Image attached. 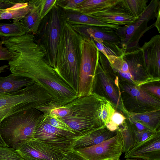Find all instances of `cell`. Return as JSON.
<instances>
[{
  "mask_svg": "<svg viewBox=\"0 0 160 160\" xmlns=\"http://www.w3.org/2000/svg\"><path fill=\"white\" fill-rule=\"evenodd\" d=\"M82 38L71 24L63 20L54 68L77 94Z\"/></svg>",
  "mask_w": 160,
  "mask_h": 160,
  "instance_id": "obj_1",
  "label": "cell"
},
{
  "mask_svg": "<svg viewBox=\"0 0 160 160\" xmlns=\"http://www.w3.org/2000/svg\"><path fill=\"white\" fill-rule=\"evenodd\" d=\"M44 117L36 108L16 113L1 122L0 134L8 147L17 150L33 138Z\"/></svg>",
  "mask_w": 160,
  "mask_h": 160,
  "instance_id": "obj_2",
  "label": "cell"
},
{
  "mask_svg": "<svg viewBox=\"0 0 160 160\" xmlns=\"http://www.w3.org/2000/svg\"><path fill=\"white\" fill-rule=\"evenodd\" d=\"M105 98L94 92L77 97L65 104L72 110V114L58 118L66 124L77 136L105 126L99 118L98 109Z\"/></svg>",
  "mask_w": 160,
  "mask_h": 160,
  "instance_id": "obj_3",
  "label": "cell"
},
{
  "mask_svg": "<svg viewBox=\"0 0 160 160\" xmlns=\"http://www.w3.org/2000/svg\"><path fill=\"white\" fill-rule=\"evenodd\" d=\"M52 101L50 95L36 82L16 92L0 93V123L11 115Z\"/></svg>",
  "mask_w": 160,
  "mask_h": 160,
  "instance_id": "obj_4",
  "label": "cell"
},
{
  "mask_svg": "<svg viewBox=\"0 0 160 160\" xmlns=\"http://www.w3.org/2000/svg\"><path fill=\"white\" fill-rule=\"evenodd\" d=\"M159 9L160 1L152 0L145 11L134 22L116 29L123 53L139 47L138 42L141 38L147 31L155 27L154 23L148 26V23L156 17Z\"/></svg>",
  "mask_w": 160,
  "mask_h": 160,
  "instance_id": "obj_5",
  "label": "cell"
},
{
  "mask_svg": "<svg viewBox=\"0 0 160 160\" xmlns=\"http://www.w3.org/2000/svg\"><path fill=\"white\" fill-rule=\"evenodd\" d=\"M61 13L59 7L55 4L42 19L34 35L35 40L45 49L49 63L53 68L63 21Z\"/></svg>",
  "mask_w": 160,
  "mask_h": 160,
  "instance_id": "obj_6",
  "label": "cell"
},
{
  "mask_svg": "<svg viewBox=\"0 0 160 160\" xmlns=\"http://www.w3.org/2000/svg\"><path fill=\"white\" fill-rule=\"evenodd\" d=\"M81 51L77 97L92 94L99 57V51L92 39L82 38Z\"/></svg>",
  "mask_w": 160,
  "mask_h": 160,
  "instance_id": "obj_7",
  "label": "cell"
},
{
  "mask_svg": "<svg viewBox=\"0 0 160 160\" xmlns=\"http://www.w3.org/2000/svg\"><path fill=\"white\" fill-rule=\"evenodd\" d=\"M72 144L50 143L33 138L17 150L27 160H62L73 149Z\"/></svg>",
  "mask_w": 160,
  "mask_h": 160,
  "instance_id": "obj_8",
  "label": "cell"
},
{
  "mask_svg": "<svg viewBox=\"0 0 160 160\" xmlns=\"http://www.w3.org/2000/svg\"><path fill=\"white\" fill-rule=\"evenodd\" d=\"M75 150L87 160H119L123 151L122 138L118 131L114 136L101 143Z\"/></svg>",
  "mask_w": 160,
  "mask_h": 160,
  "instance_id": "obj_9",
  "label": "cell"
},
{
  "mask_svg": "<svg viewBox=\"0 0 160 160\" xmlns=\"http://www.w3.org/2000/svg\"><path fill=\"white\" fill-rule=\"evenodd\" d=\"M109 64L108 58L99 51L96 76L99 78L105 92L112 103L127 113L128 111L124 108L120 92L108 72Z\"/></svg>",
  "mask_w": 160,
  "mask_h": 160,
  "instance_id": "obj_10",
  "label": "cell"
},
{
  "mask_svg": "<svg viewBox=\"0 0 160 160\" xmlns=\"http://www.w3.org/2000/svg\"><path fill=\"white\" fill-rule=\"evenodd\" d=\"M124 158L160 160V129L146 140L136 144L125 154Z\"/></svg>",
  "mask_w": 160,
  "mask_h": 160,
  "instance_id": "obj_11",
  "label": "cell"
},
{
  "mask_svg": "<svg viewBox=\"0 0 160 160\" xmlns=\"http://www.w3.org/2000/svg\"><path fill=\"white\" fill-rule=\"evenodd\" d=\"M76 136L74 133L55 128L43 120L33 138L50 143L64 144H72L73 139Z\"/></svg>",
  "mask_w": 160,
  "mask_h": 160,
  "instance_id": "obj_12",
  "label": "cell"
},
{
  "mask_svg": "<svg viewBox=\"0 0 160 160\" xmlns=\"http://www.w3.org/2000/svg\"><path fill=\"white\" fill-rule=\"evenodd\" d=\"M117 132L111 131L106 126L91 130L75 137L72 142V148L76 150L98 144L112 138Z\"/></svg>",
  "mask_w": 160,
  "mask_h": 160,
  "instance_id": "obj_13",
  "label": "cell"
},
{
  "mask_svg": "<svg viewBox=\"0 0 160 160\" xmlns=\"http://www.w3.org/2000/svg\"><path fill=\"white\" fill-rule=\"evenodd\" d=\"M71 25L83 38L90 39H100L104 42L120 45V40L117 34L116 29L114 28L83 25Z\"/></svg>",
  "mask_w": 160,
  "mask_h": 160,
  "instance_id": "obj_14",
  "label": "cell"
},
{
  "mask_svg": "<svg viewBox=\"0 0 160 160\" xmlns=\"http://www.w3.org/2000/svg\"><path fill=\"white\" fill-rule=\"evenodd\" d=\"M144 56L147 72L156 73L159 77L160 72V35H156L144 42L141 48Z\"/></svg>",
  "mask_w": 160,
  "mask_h": 160,
  "instance_id": "obj_15",
  "label": "cell"
},
{
  "mask_svg": "<svg viewBox=\"0 0 160 160\" xmlns=\"http://www.w3.org/2000/svg\"><path fill=\"white\" fill-rule=\"evenodd\" d=\"M89 16L104 23L118 26L129 24L137 19L127 14L118 5Z\"/></svg>",
  "mask_w": 160,
  "mask_h": 160,
  "instance_id": "obj_16",
  "label": "cell"
},
{
  "mask_svg": "<svg viewBox=\"0 0 160 160\" xmlns=\"http://www.w3.org/2000/svg\"><path fill=\"white\" fill-rule=\"evenodd\" d=\"M122 56L128 64L130 72L134 77L136 82L135 85L137 84L138 78H142L144 80L152 76L147 72L141 48L138 47L131 51L123 52Z\"/></svg>",
  "mask_w": 160,
  "mask_h": 160,
  "instance_id": "obj_17",
  "label": "cell"
},
{
  "mask_svg": "<svg viewBox=\"0 0 160 160\" xmlns=\"http://www.w3.org/2000/svg\"><path fill=\"white\" fill-rule=\"evenodd\" d=\"M61 13L62 19L71 25L78 24L100 27H107L118 29L119 26L108 24L79 12L63 10Z\"/></svg>",
  "mask_w": 160,
  "mask_h": 160,
  "instance_id": "obj_18",
  "label": "cell"
},
{
  "mask_svg": "<svg viewBox=\"0 0 160 160\" xmlns=\"http://www.w3.org/2000/svg\"><path fill=\"white\" fill-rule=\"evenodd\" d=\"M35 82L31 79L12 73L6 77L0 75V93L16 92Z\"/></svg>",
  "mask_w": 160,
  "mask_h": 160,
  "instance_id": "obj_19",
  "label": "cell"
},
{
  "mask_svg": "<svg viewBox=\"0 0 160 160\" xmlns=\"http://www.w3.org/2000/svg\"><path fill=\"white\" fill-rule=\"evenodd\" d=\"M33 8L32 0H22L10 8L0 9V20L12 19L20 21Z\"/></svg>",
  "mask_w": 160,
  "mask_h": 160,
  "instance_id": "obj_20",
  "label": "cell"
},
{
  "mask_svg": "<svg viewBox=\"0 0 160 160\" xmlns=\"http://www.w3.org/2000/svg\"><path fill=\"white\" fill-rule=\"evenodd\" d=\"M128 117L142 124L149 130L156 132L160 125V109L158 108L150 111L142 112H128Z\"/></svg>",
  "mask_w": 160,
  "mask_h": 160,
  "instance_id": "obj_21",
  "label": "cell"
},
{
  "mask_svg": "<svg viewBox=\"0 0 160 160\" xmlns=\"http://www.w3.org/2000/svg\"><path fill=\"white\" fill-rule=\"evenodd\" d=\"M120 0H84L74 11L90 15L118 4Z\"/></svg>",
  "mask_w": 160,
  "mask_h": 160,
  "instance_id": "obj_22",
  "label": "cell"
},
{
  "mask_svg": "<svg viewBox=\"0 0 160 160\" xmlns=\"http://www.w3.org/2000/svg\"><path fill=\"white\" fill-rule=\"evenodd\" d=\"M41 1L32 0V9L20 21L29 33L34 35L36 34L42 20L40 18Z\"/></svg>",
  "mask_w": 160,
  "mask_h": 160,
  "instance_id": "obj_23",
  "label": "cell"
},
{
  "mask_svg": "<svg viewBox=\"0 0 160 160\" xmlns=\"http://www.w3.org/2000/svg\"><path fill=\"white\" fill-rule=\"evenodd\" d=\"M123 89L137 100L147 104L160 108L159 99L149 94L140 87L127 84L123 86Z\"/></svg>",
  "mask_w": 160,
  "mask_h": 160,
  "instance_id": "obj_24",
  "label": "cell"
},
{
  "mask_svg": "<svg viewBox=\"0 0 160 160\" xmlns=\"http://www.w3.org/2000/svg\"><path fill=\"white\" fill-rule=\"evenodd\" d=\"M36 109L43 113L45 116L57 118L70 116L72 113V110L65 105H60L54 101H52Z\"/></svg>",
  "mask_w": 160,
  "mask_h": 160,
  "instance_id": "obj_25",
  "label": "cell"
},
{
  "mask_svg": "<svg viewBox=\"0 0 160 160\" xmlns=\"http://www.w3.org/2000/svg\"><path fill=\"white\" fill-rule=\"evenodd\" d=\"M148 0H120L118 5L127 14L138 18L148 6Z\"/></svg>",
  "mask_w": 160,
  "mask_h": 160,
  "instance_id": "obj_26",
  "label": "cell"
},
{
  "mask_svg": "<svg viewBox=\"0 0 160 160\" xmlns=\"http://www.w3.org/2000/svg\"><path fill=\"white\" fill-rule=\"evenodd\" d=\"M134 129L132 125L128 124L126 122L118 128L117 131L122 138L123 153L128 152L137 144Z\"/></svg>",
  "mask_w": 160,
  "mask_h": 160,
  "instance_id": "obj_27",
  "label": "cell"
},
{
  "mask_svg": "<svg viewBox=\"0 0 160 160\" xmlns=\"http://www.w3.org/2000/svg\"><path fill=\"white\" fill-rule=\"evenodd\" d=\"M12 23H0V37H9L21 36L29 33L20 21H13Z\"/></svg>",
  "mask_w": 160,
  "mask_h": 160,
  "instance_id": "obj_28",
  "label": "cell"
},
{
  "mask_svg": "<svg viewBox=\"0 0 160 160\" xmlns=\"http://www.w3.org/2000/svg\"><path fill=\"white\" fill-rule=\"evenodd\" d=\"M94 42L98 51L107 58L109 55L120 56L123 54L122 50L118 44L103 41L102 42Z\"/></svg>",
  "mask_w": 160,
  "mask_h": 160,
  "instance_id": "obj_29",
  "label": "cell"
},
{
  "mask_svg": "<svg viewBox=\"0 0 160 160\" xmlns=\"http://www.w3.org/2000/svg\"><path fill=\"white\" fill-rule=\"evenodd\" d=\"M115 111L112 103L105 98L98 109L99 118L104 126L110 121L111 116Z\"/></svg>",
  "mask_w": 160,
  "mask_h": 160,
  "instance_id": "obj_30",
  "label": "cell"
},
{
  "mask_svg": "<svg viewBox=\"0 0 160 160\" xmlns=\"http://www.w3.org/2000/svg\"><path fill=\"white\" fill-rule=\"evenodd\" d=\"M107 58L114 71L118 72H129L128 64L122 55L120 56L109 55Z\"/></svg>",
  "mask_w": 160,
  "mask_h": 160,
  "instance_id": "obj_31",
  "label": "cell"
},
{
  "mask_svg": "<svg viewBox=\"0 0 160 160\" xmlns=\"http://www.w3.org/2000/svg\"><path fill=\"white\" fill-rule=\"evenodd\" d=\"M0 160H27L16 149L0 146Z\"/></svg>",
  "mask_w": 160,
  "mask_h": 160,
  "instance_id": "obj_32",
  "label": "cell"
},
{
  "mask_svg": "<svg viewBox=\"0 0 160 160\" xmlns=\"http://www.w3.org/2000/svg\"><path fill=\"white\" fill-rule=\"evenodd\" d=\"M43 120L55 128L75 134L66 124L58 118L45 116Z\"/></svg>",
  "mask_w": 160,
  "mask_h": 160,
  "instance_id": "obj_33",
  "label": "cell"
},
{
  "mask_svg": "<svg viewBox=\"0 0 160 160\" xmlns=\"http://www.w3.org/2000/svg\"><path fill=\"white\" fill-rule=\"evenodd\" d=\"M84 0H57L56 4L63 10L74 11L78 6Z\"/></svg>",
  "mask_w": 160,
  "mask_h": 160,
  "instance_id": "obj_34",
  "label": "cell"
},
{
  "mask_svg": "<svg viewBox=\"0 0 160 160\" xmlns=\"http://www.w3.org/2000/svg\"><path fill=\"white\" fill-rule=\"evenodd\" d=\"M57 0H42L40 18L42 20L56 4Z\"/></svg>",
  "mask_w": 160,
  "mask_h": 160,
  "instance_id": "obj_35",
  "label": "cell"
},
{
  "mask_svg": "<svg viewBox=\"0 0 160 160\" xmlns=\"http://www.w3.org/2000/svg\"><path fill=\"white\" fill-rule=\"evenodd\" d=\"M134 132L136 136L137 143L146 140L156 132H154L150 130L138 131L135 129H134Z\"/></svg>",
  "mask_w": 160,
  "mask_h": 160,
  "instance_id": "obj_36",
  "label": "cell"
},
{
  "mask_svg": "<svg viewBox=\"0 0 160 160\" xmlns=\"http://www.w3.org/2000/svg\"><path fill=\"white\" fill-rule=\"evenodd\" d=\"M125 119V117L122 114L115 111L111 116L110 121L118 129L119 127L126 122Z\"/></svg>",
  "mask_w": 160,
  "mask_h": 160,
  "instance_id": "obj_37",
  "label": "cell"
},
{
  "mask_svg": "<svg viewBox=\"0 0 160 160\" xmlns=\"http://www.w3.org/2000/svg\"><path fill=\"white\" fill-rule=\"evenodd\" d=\"M62 160H87L76 150L72 149L63 157Z\"/></svg>",
  "mask_w": 160,
  "mask_h": 160,
  "instance_id": "obj_38",
  "label": "cell"
},
{
  "mask_svg": "<svg viewBox=\"0 0 160 160\" xmlns=\"http://www.w3.org/2000/svg\"><path fill=\"white\" fill-rule=\"evenodd\" d=\"M3 45L2 41L0 40V60L8 61L12 58V55L6 48L3 47Z\"/></svg>",
  "mask_w": 160,
  "mask_h": 160,
  "instance_id": "obj_39",
  "label": "cell"
},
{
  "mask_svg": "<svg viewBox=\"0 0 160 160\" xmlns=\"http://www.w3.org/2000/svg\"><path fill=\"white\" fill-rule=\"evenodd\" d=\"M147 92H149L160 98V87L159 86L145 84L140 87Z\"/></svg>",
  "mask_w": 160,
  "mask_h": 160,
  "instance_id": "obj_40",
  "label": "cell"
},
{
  "mask_svg": "<svg viewBox=\"0 0 160 160\" xmlns=\"http://www.w3.org/2000/svg\"><path fill=\"white\" fill-rule=\"evenodd\" d=\"M22 0H0V9L10 8Z\"/></svg>",
  "mask_w": 160,
  "mask_h": 160,
  "instance_id": "obj_41",
  "label": "cell"
},
{
  "mask_svg": "<svg viewBox=\"0 0 160 160\" xmlns=\"http://www.w3.org/2000/svg\"><path fill=\"white\" fill-rule=\"evenodd\" d=\"M128 117L129 122L133 125V127L135 130L138 131L149 130L140 122L133 120L130 117Z\"/></svg>",
  "mask_w": 160,
  "mask_h": 160,
  "instance_id": "obj_42",
  "label": "cell"
},
{
  "mask_svg": "<svg viewBox=\"0 0 160 160\" xmlns=\"http://www.w3.org/2000/svg\"><path fill=\"white\" fill-rule=\"evenodd\" d=\"M119 74L123 78L129 80L132 82L134 85H135L136 82L134 80L133 76L132 75L130 72H118Z\"/></svg>",
  "mask_w": 160,
  "mask_h": 160,
  "instance_id": "obj_43",
  "label": "cell"
},
{
  "mask_svg": "<svg viewBox=\"0 0 160 160\" xmlns=\"http://www.w3.org/2000/svg\"><path fill=\"white\" fill-rule=\"evenodd\" d=\"M160 9L158 10L157 12L156 16V17L157 18V20L155 23H154V26L157 28L158 32L159 33H160Z\"/></svg>",
  "mask_w": 160,
  "mask_h": 160,
  "instance_id": "obj_44",
  "label": "cell"
},
{
  "mask_svg": "<svg viewBox=\"0 0 160 160\" xmlns=\"http://www.w3.org/2000/svg\"><path fill=\"white\" fill-rule=\"evenodd\" d=\"M9 68L8 65H5L0 66V73L6 71Z\"/></svg>",
  "mask_w": 160,
  "mask_h": 160,
  "instance_id": "obj_45",
  "label": "cell"
},
{
  "mask_svg": "<svg viewBox=\"0 0 160 160\" xmlns=\"http://www.w3.org/2000/svg\"><path fill=\"white\" fill-rule=\"evenodd\" d=\"M0 146L8 147L2 139L0 134Z\"/></svg>",
  "mask_w": 160,
  "mask_h": 160,
  "instance_id": "obj_46",
  "label": "cell"
},
{
  "mask_svg": "<svg viewBox=\"0 0 160 160\" xmlns=\"http://www.w3.org/2000/svg\"><path fill=\"white\" fill-rule=\"evenodd\" d=\"M122 160H147L141 159L126 158V159H125Z\"/></svg>",
  "mask_w": 160,
  "mask_h": 160,
  "instance_id": "obj_47",
  "label": "cell"
}]
</instances>
